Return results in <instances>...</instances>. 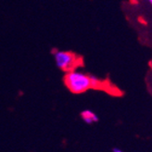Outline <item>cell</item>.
I'll return each mask as SVG.
<instances>
[{"label":"cell","mask_w":152,"mask_h":152,"mask_svg":"<svg viewBox=\"0 0 152 152\" xmlns=\"http://www.w3.org/2000/svg\"><path fill=\"white\" fill-rule=\"evenodd\" d=\"M64 83L67 88L73 94H82L92 88L91 76L79 71L66 72Z\"/></svg>","instance_id":"obj_1"},{"label":"cell","mask_w":152,"mask_h":152,"mask_svg":"<svg viewBox=\"0 0 152 152\" xmlns=\"http://www.w3.org/2000/svg\"><path fill=\"white\" fill-rule=\"evenodd\" d=\"M53 56L57 67L65 72L75 71L76 68L82 64V58L71 51L57 50L54 51Z\"/></svg>","instance_id":"obj_2"},{"label":"cell","mask_w":152,"mask_h":152,"mask_svg":"<svg viewBox=\"0 0 152 152\" xmlns=\"http://www.w3.org/2000/svg\"><path fill=\"white\" fill-rule=\"evenodd\" d=\"M81 118L86 124H92L97 123V121H99V118L97 117L96 114L89 110H86L82 111Z\"/></svg>","instance_id":"obj_3"},{"label":"cell","mask_w":152,"mask_h":152,"mask_svg":"<svg viewBox=\"0 0 152 152\" xmlns=\"http://www.w3.org/2000/svg\"><path fill=\"white\" fill-rule=\"evenodd\" d=\"M111 152H124V150L116 147V148H113L111 149Z\"/></svg>","instance_id":"obj_4"},{"label":"cell","mask_w":152,"mask_h":152,"mask_svg":"<svg viewBox=\"0 0 152 152\" xmlns=\"http://www.w3.org/2000/svg\"><path fill=\"white\" fill-rule=\"evenodd\" d=\"M147 1H148V3H149L151 6H152V0H147Z\"/></svg>","instance_id":"obj_5"}]
</instances>
